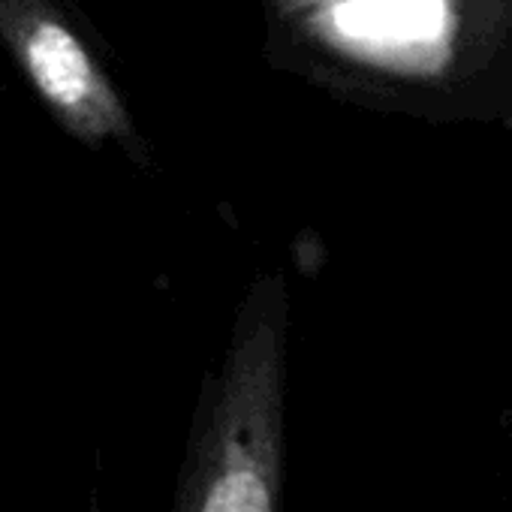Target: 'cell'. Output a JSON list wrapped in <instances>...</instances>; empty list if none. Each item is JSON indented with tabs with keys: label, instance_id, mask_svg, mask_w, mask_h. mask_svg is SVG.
Here are the masks:
<instances>
[{
	"label": "cell",
	"instance_id": "6da1fadb",
	"mask_svg": "<svg viewBox=\"0 0 512 512\" xmlns=\"http://www.w3.org/2000/svg\"><path fill=\"white\" fill-rule=\"evenodd\" d=\"M281 275L256 284L241 308L223 374L199 437L184 512H275L284 449Z\"/></svg>",
	"mask_w": 512,
	"mask_h": 512
},
{
	"label": "cell",
	"instance_id": "7a4b0ae2",
	"mask_svg": "<svg viewBox=\"0 0 512 512\" xmlns=\"http://www.w3.org/2000/svg\"><path fill=\"white\" fill-rule=\"evenodd\" d=\"M0 43L73 139L94 151L115 145L136 166H148L127 100L55 0H0Z\"/></svg>",
	"mask_w": 512,
	"mask_h": 512
}]
</instances>
